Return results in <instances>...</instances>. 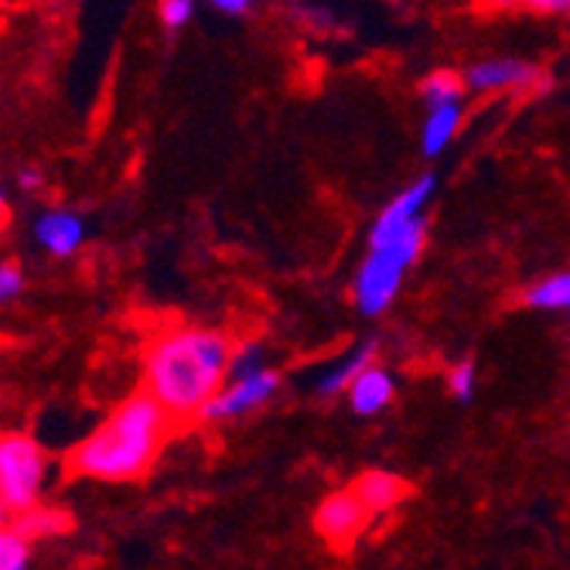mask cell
<instances>
[{"label": "cell", "instance_id": "obj_5", "mask_svg": "<svg viewBox=\"0 0 570 570\" xmlns=\"http://www.w3.org/2000/svg\"><path fill=\"white\" fill-rule=\"evenodd\" d=\"M370 512L362 509V502L348 492H335L328 495L318 512H315V530L318 537L332 547V550H352V543L366 530Z\"/></svg>", "mask_w": 570, "mask_h": 570}, {"label": "cell", "instance_id": "obj_7", "mask_svg": "<svg viewBox=\"0 0 570 570\" xmlns=\"http://www.w3.org/2000/svg\"><path fill=\"white\" fill-rule=\"evenodd\" d=\"M281 386V376L274 370H261L253 376H243V380H233L209 406L202 410V421H229V417H239V413L253 410L267 403Z\"/></svg>", "mask_w": 570, "mask_h": 570}, {"label": "cell", "instance_id": "obj_18", "mask_svg": "<svg viewBox=\"0 0 570 570\" xmlns=\"http://www.w3.org/2000/svg\"><path fill=\"white\" fill-rule=\"evenodd\" d=\"M451 393L461 400V403H469L475 396V366L469 358L458 362V366L451 370Z\"/></svg>", "mask_w": 570, "mask_h": 570}, {"label": "cell", "instance_id": "obj_4", "mask_svg": "<svg viewBox=\"0 0 570 570\" xmlns=\"http://www.w3.org/2000/svg\"><path fill=\"white\" fill-rule=\"evenodd\" d=\"M45 451L28 434H8L0 444V502L11 515L35 509L45 482Z\"/></svg>", "mask_w": 570, "mask_h": 570}, {"label": "cell", "instance_id": "obj_21", "mask_svg": "<svg viewBox=\"0 0 570 570\" xmlns=\"http://www.w3.org/2000/svg\"><path fill=\"white\" fill-rule=\"evenodd\" d=\"M213 8H216V11H223V14H246V11H249L246 0H216Z\"/></svg>", "mask_w": 570, "mask_h": 570}, {"label": "cell", "instance_id": "obj_13", "mask_svg": "<svg viewBox=\"0 0 570 570\" xmlns=\"http://www.w3.org/2000/svg\"><path fill=\"white\" fill-rule=\"evenodd\" d=\"M370 358H373V345H362L355 355L342 358L338 366L322 380V393H325V396H335V393H342V390H352V383H355L362 373L373 370V366H370Z\"/></svg>", "mask_w": 570, "mask_h": 570}, {"label": "cell", "instance_id": "obj_8", "mask_svg": "<svg viewBox=\"0 0 570 570\" xmlns=\"http://www.w3.org/2000/svg\"><path fill=\"white\" fill-rule=\"evenodd\" d=\"M352 495L362 502L370 515H380V512H390L396 509L403 499L413 495V485L393 472H362L355 482H352Z\"/></svg>", "mask_w": 570, "mask_h": 570}, {"label": "cell", "instance_id": "obj_11", "mask_svg": "<svg viewBox=\"0 0 570 570\" xmlns=\"http://www.w3.org/2000/svg\"><path fill=\"white\" fill-rule=\"evenodd\" d=\"M348 400H352V410L362 413V417H370V413H380L390 400H393V380L383 373V370H366L348 390Z\"/></svg>", "mask_w": 570, "mask_h": 570}, {"label": "cell", "instance_id": "obj_3", "mask_svg": "<svg viewBox=\"0 0 570 570\" xmlns=\"http://www.w3.org/2000/svg\"><path fill=\"white\" fill-rule=\"evenodd\" d=\"M424 236H428V223H417L403 239L370 253V261L362 264L358 281H355V304L366 311V315H380V311H386V304L393 301L406 267L421 256Z\"/></svg>", "mask_w": 570, "mask_h": 570}, {"label": "cell", "instance_id": "obj_17", "mask_svg": "<svg viewBox=\"0 0 570 570\" xmlns=\"http://www.w3.org/2000/svg\"><path fill=\"white\" fill-rule=\"evenodd\" d=\"M0 570H28V543L11 530L0 537Z\"/></svg>", "mask_w": 570, "mask_h": 570}, {"label": "cell", "instance_id": "obj_22", "mask_svg": "<svg viewBox=\"0 0 570 570\" xmlns=\"http://www.w3.org/2000/svg\"><path fill=\"white\" fill-rule=\"evenodd\" d=\"M18 181H21V188L35 191V188L41 185V171H38V168H24V171L18 175Z\"/></svg>", "mask_w": 570, "mask_h": 570}, {"label": "cell", "instance_id": "obj_16", "mask_svg": "<svg viewBox=\"0 0 570 570\" xmlns=\"http://www.w3.org/2000/svg\"><path fill=\"white\" fill-rule=\"evenodd\" d=\"M458 120H461V107H458V102H454V107L431 110L428 127H424V150H428V154L444 150V144H448V140L454 137V130H458Z\"/></svg>", "mask_w": 570, "mask_h": 570}, {"label": "cell", "instance_id": "obj_1", "mask_svg": "<svg viewBox=\"0 0 570 570\" xmlns=\"http://www.w3.org/2000/svg\"><path fill=\"white\" fill-rule=\"evenodd\" d=\"M233 348L219 332L175 328L154 338L144 362L147 393L165 406L171 421L202 417V410L223 393L233 370Z\"/></svg>", "mask_w": 570, "mask_h": 570}, {"label": "cell", "instance_id": "obj_9", "mask_svg": "<svg viewBox=\"0 0 570 570\" xmlns=\"http://www.w3.org/2000/svg\"><path fill=\"white\" fill-rule=\"evenodd\" d=\"M540 69L520 59H492L482 62L469 72V86L472 89H505V86H537L540 82Z\"/></svg>", "mask_w": 570, "mask_h": 570}, {"label": "cell", "instance_id": "obj_12", "mask_svg": "<svg viewBox=\"0 0 570 570\" xmlns=\"http://www.w3.org/2000/svg\"><path fill=\"white\" fill-rule=\"evenodd\" d=\"M66 527H69L66 512H59V509H38V505H35V509L14 515L11 533L21 537L24 543H31V540H45V537H51V533H62Z\"/></svg>", "mask_w": 570, "mask_h": 570}, {"label": "cell", "instance_id": "obj_20", "mask_svg": "<svg viewBox=\"0 0 570 570\" xmlns=\"http://www.w3.org/2000/svg\"><path fill=\"white\" fill-rule=\"evenodd\" d=\"M21 287H24V277H21V271H18L14 264H4V267H0V297L11 301V297L21 294Z\"/></svg>", "mask_w": 570, "mask_h": 570}, {"label": "cell", "instance_id": "obj_2", "mask_svg": "<svg viewBox=\"0 0 570 570\" xmlns=\"http://www.w3.org/2000/svg\"><path fill=\"white\" fill-rule=\"evenodd\" d=\"M171 424L165 406L140 390L69 451V472L96 482H137L154 469Z\"/></svg>", "mask_w": 570, "mask_h": 570}, {"label": "cell", "instance_id": "obj_19", "mask_svg": "<svg viewBox=\"0 0 570 570\" xmlns=\"http://www.w3.org/2000/svg\"><path fill=\"white\" fill-rule=\"evenodd\" d=\"M191 4L188 0H161L158 4V14H161V21H165V28H185L188 24V18H191Z\"/></svg>", "mask_w": 570, "mask_h": 570}, {"label": "cell", "instance_id": "obj_6", "mask_svg": "<svg viewBox=\"0 0 570 570\" xmlns=\"http://www.w3.org/2000/svg\"><path fill=\"white\" fill-rule=\"evenodd\" d=\"M431 191H434V178L428 175L413 188H406L403 195H396L373 226V249H383V246L403 239L413 226L424 223V202L431 198Z\"/></svg>", "mask_w": 570, "mask_h": 570}, {"label": "cell", "instance_id": "obj_14", "mask_svg": "<svg viewBox=\"0 0 570 570\" xmlns=\"http://www.w3.org/2000/svg\"><path fill=\"white\" fill-rule=\"evenodd\" d=\"M523 301L533 304V307H547V311H570V271L533 284L523 294Z\"/></svg>", "mask_w": 570, "mask_h": 570}, {"label": "cell", "instance_id": "obj_10", "mask_svg": "<svg viewBox=\"0 0 570 570\" xmlns=\"http://www.w3.org/2000/svg\"><path fill=\"white\" fill-rule=\"evenodd\" d=\"M35 236L45 249H51L56 256H69L82 243V219L72 213H45L35 226Z\"/></svg>", "mask_w": 570, "mask_h": 570}, {"label": "cell", "instance_id": "obj_15", "mask_svg": "<svg viewBox=\"0 0 570 570\" xmlns=\"http://www.w3.org/2000/svg\"><path fill=\"white\" fill-rule=\"evenodd\" d=\"M421 92H424V99L431 102V110L454 107V102L461 99V92H464V79H461L458 72L441 69V72H434V76H428V79H424Z\"/></svg>", "mask_w": 570, "mask_h": 570}]
</instances>
